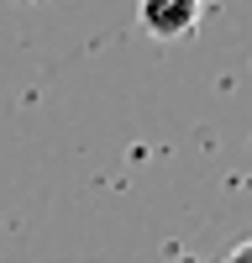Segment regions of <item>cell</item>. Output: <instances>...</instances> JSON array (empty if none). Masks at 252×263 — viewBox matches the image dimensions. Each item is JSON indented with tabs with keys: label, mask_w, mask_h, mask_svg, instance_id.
I'll use <instances>...</instances> for the list:
<instances>
[{
	"label": "cell",
	"mask_w": 252,
	"mask_h": 263,
	"mask_svg": "<svg viewBox=\"0 0 252 263\" xmlns=\"http://www.w3.org/2000/svg\"><path fill=\"white\" fill-rule=\"evenodd\" d=\"M137 27L153 42H184L200 27V0H147L137 11Z\"/></svg>",
	"instance_id": "6da1fadb"
},
{
	"label": "cell",
	"mask_w": 252,
	"mask_h": 263,
	"mask_svg": "<svg viewBox=\"0 0 252 263\" xmlns=\"http://www.w3.org/2000/svg\"><path fill=\"white\" fill-rule=\"evenodd\" d=\"M226 263H252V237H247V242H237V248H231V253H226Z\"/></svg>",
	"instance_id": "7a4b0ae2"
}]
</instances>
